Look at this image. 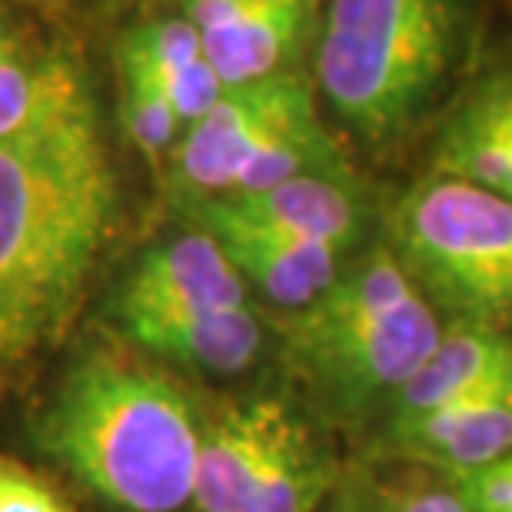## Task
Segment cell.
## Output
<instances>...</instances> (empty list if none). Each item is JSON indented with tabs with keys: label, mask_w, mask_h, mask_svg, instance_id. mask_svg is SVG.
<instances>
[{
	"label": "cell",
	"mask_w": 512,
	"mask_h": 512,
	"mask_svg": "<svg viewBox=\"0 0 512 512\" xmlns=\"http://www.w3.org/2000/svg\"><path fill=\"white\" fill-rule=\"evenodd\" d=\"M114 210L97 117L0 143V380L74 323Z\"/></svg>",
	"instance_id": "cell-1"
},
{
	"label": "cell",
	"mask_w": 512,
	"mask_h": 512,
	"mask_svg": "<svg viewBox=\"0 0 512 512\" xmlns=\"http://www.w3.org/2000/svg\"><path fill=\"white\" fill-rule=\"evenodd\" d=\"M203 423L160 366L120 346H90L47 399L37 443L100 503L180 512L193 499Z\"/></svg>",
	"instance_id": "cell-2"
},
{
	"label": "cell",
	"mask_w": 512,
	"mask_h": 512,
	"mask_svg": "<svg viewBox=\"0 0 512 512\" xmlns=\"http://www.w3.org/2000/svg\"><path fill=\"white\" fill-rule=\"evenodd\" d=\"M446 326L393 247L343 266L330 290L293 313L286 346L326 403L343 413L389 399L443 340Z\"/></svg>",
	"instance_id": "cell-3"
},
{
	"label": "cell",
	"mask_w": 512,
	"mask_h": 512,
	"mask_svg": "<svg viewBox=\"0 0 512 512\" xmlns=\"http://www.w3.org/2000/svg\"><path fill=\"white\" fill-rule=\"evenodd\" d=\"M453 50V0H330L316 80L346 127L380 143L413 124Z\"/></svg>",
	"instance_id": "cell-4"
},
{
	"label": "cell",
	"mask_w": 512,
	"mask_h": 512,
	"mask_svg": "<svg viewBox=\"0 0 512 512\" xmlns=\"http://www.w3.org/2000/svg\"><path fill=\"white\" fill-rule=\"evenodd\" d=\"M296 177H346V163L320 124L310 80L293 70L227 87L170 153L183 200L256 193Z\"/></svg>",
	"instance_id": "cell-5"
},
{
	"label": "cell",
	"mask_w": 512,
	"mask_h": 512,
	"mask_svg": "<svg viewBox=\"0 0 512 512\" xmlns=\"http://www.w3.org/2000/svg\"><path fill=\"white\" fill-rule=\"evenodd\" d=\"M393 253L456 320L512 333V200L433 173L393 213Z\"/></svg>",
	"instance_id": "cell-6"
},
{
	"label": "cell",
	"mask_w": 512,
	"mask_h": 512,
	"mask_svg": "<svg viewBox=\"0 0 512 512\" xmlns=\"http://www.w3.org/2000/svg\"><path fill=\"white\" fill-rule=\"evenodd\" d=\"M97 117L90 80L67 47L0 14V143Z\"/></svg>",
	"instance_id": "cell-7"
},
{
	"label": "cell",
	"mask_w": 512,
	"mask_h": 512,
	"mask_svg": "<svg viewBox=\"0 0 512 512\" xmlns=\"http://www.w3.org/2000/svg\"><path fill=\"white\" fill-rule=\"evenodd\" d=\"M227 87L286 74L313 27L316 0H180Z\"/></svg>",
	"instance_id": "cell-8"
},
{
	"label": "cell",
	"mask_w": 512,
	"mask_h": 512,
	"mask_svg": "<svg viewBox=\"0 0 512 512\" xmlns=\"http://www.w3.org/2000/svg\"><path fill=\"white\" fill-rule=\"evenodd\" d=\"M247 300V280L233 266L220 240L193 227L177 240L147 250L117 293V323L133 316L233 306Z\"/></svg>",
	"instance_id": "cell-9"
},
{
	"label": "cell",
	"mask_w": 512,
	"mask_h": 512,
	"mask_svg": "<svg viewBox=\"0 0 512 512\" xmlns=\"http://www.w3.org/2000/svg\"><path fill=\"white\" fill-rule=\"evenodd\" d=\"M183 213L247 223L346 253L363 233V207L346 177H296L270 190L183 200Z\"/></svg>",
	"instance_id": "cell-10"
},
{
	"label": "cell",
	"mask_w": 512,
	"mask_h": 512,
	"mask_svg": "<svg viewBox=\"0 0 512 512\" xmlns=\"http://www.w3.org/2000/svg\"><path fill=\"white\" fill-rule=\"evenodd\" d=\"M290 409L280 399H247L203 423L193 512H243L280 439Z\"/></svg>",
	"instance_id": "cell-11"
},
{
	"label": "cell",
	"mask_w": 512,
	"mask_h": 512,
	"mask_svg": "<svg viewBox=\"0 0 512 512\" xmlns=\"http://www.w3.org/2000/svg\"><path fill=\"white\" fill-rule=\"evenodd\" d=\"M187 220L220 240L247 286H256L266 300L283 310L296 313L310 306L316 296L330 290V283L343 270V253L323 243L207 217V213H187Z\"/></svg>",
	"instance_id": "cell-12"
},
{
	"label": "cell",
	"mask_w": 512,
	"mask_h": 512,
	"mask_svg": "<svg viewBox=\"0 0 512 512\" xmlns=\"http://www.w3.org/2000/svg\"><path fill=\"white\" fill-rule=\"evenodd\" d=\"M120 330L157 360L220 376L243 373L263 350V326L250 303L133 316Z\"/></svg>",
	"instance_id": "cell-13"
},
{
	"label": "cell",
	"mask_w": 512,
	"mask_h": 512,
	"mask_svg": "<svg viewBox=\"0 0 512 512\" xmlns=\"http://www.w3.org/2000/svg\"><path fill=\"white\" fill-rule=\"evenodd\" d=\"M406 456L423 459L449 479L512 453V373L393 429Z\"/></svg>",
	"instance_id": "cell-14"
},
{
	"label": "cell",
	"mask_w": 512,
	"mask_h": 512,
	"mask_svg": "<svg viewBox=\"0 0 512 512\" xmlns=\"http://www.w3.org/2000/svg\"><path fill=\"white\" fill-rule=\"evenodd\" d=\"M512 373V333L493 326L456 320L443 330V340L429 360L409 376L393 396V429L429 416L453 399L476 393L479 386L496 383Z\"/></svg>",
	"instance_id": "cell-15"
},
{
	"label": "cell",
	"mask_w": 512,
	"mask_h": 512,
	"mask_svg": "<svg viewBox=\"0 0 512 512\" xmlns=\"http://www.w3.org/2000/svg\"><path fill=\"white\" fill-rule=\"evenodd\" d=\"M120 50L137 57L150 70L153 80L167 90L173 107L180 110L183 124H193L217 104L227 84L213 70L197 27L187 17H153L133 27Z\"/></svg>",
	"instance_id": "cell-16"
},
{
	"label": "cell",
	"mask_w": 512,
	"mask_h": 512,
	"mask_svg": "<svg viewBox=\"0 0 512 512\" xmlns=\"http://www.w3.org/2000/svg\"><path fill=\"white\" fill-rule=\"evenodd\" d=\"M330 486V456L313 429L290 413L243 512H313Z\"/></svg>",
	"instance_id": "cell-17"
},
{
	"label": "cell",
	"mask_w": 512,
	"mask_h": 512,
	"mask_svg": "<svg viewBox=\"0 0 512 512\" xmlns=\"http://www.w3.org/2000/svg\"><path fill=\"white\" fill-rule=\"evenodd\" d=\"M117 64H120V120H124L127 137L153 163H160L163 157L170 160L173 147H177L183 130H187L180 110L173 107L170 94L153 80V74L137 57L120 50Z\"/></svg>",
	"instance_id": "cell-18"
},
{
	"label": "cell",
	"mask_w": 512,
	"mask_h": 512,
	"mask_svg": "<svg viewBox=\"0 0 512 512\" xmlns=\"http://www.w3.org/2000/svg\"><path fill=\"white\" fill-rule=\"evenodd\" d=\"M0 512H77L34 469L0 456Z\"/></svg>",
	"instance_id": "cell-19"
},
{
	"label": "cell",
	"mask_w": 512,
	"mask_h": 512,
	"mask_svg": "<svg viewBox=\"0 0 512 512\" xmlns=\"http://www.w3.org/2000/svg\"><path fill=\"white\" fill-rule=\"evenodd\" d=\"M376 512H469L453 486H393Z\"/></svg>",
	"instance_id": "cell-20"
},
{
	"label": "cell",
	"mask_w": 512,
	"mask_h": 512,
	"mask_svg": "<svg viewBox=\"0 0 512 512\" xmlns=\"http://www.w3.org/2000/svg\"><path fill=\"white\" fill-rule=\"evenodd\" d=\"M330 512H376L370 503H366V499L356 493V489H350L346 486L340 496L333 499V506H330Z\"/></svg>",
	"instance_id": "cell-21"
},
{
	"label": "cell",
	"mask_w": 512,
	"mask_h": 512,
	"mask_svg": "<svg viewBox=\"0 0 512 512\" xmlns=\"http://www.w3.org/2000/svg\"><path fill=\"white\" fill-rule=\"evenodd\" d=\"M499 94H503V104H506V114L512 124V80H499Z\"/></svg>",
	"instance_id": "cell-22"
},
{
	"label": "cell",
	"mask_w": 512,
	"mask_h": 512,
	"mask_svg": "<svg viewBox=\"0 0 512 512\" xmlns=\"http://www.w3.org/2000/svg\"><path fill=\"white\" fill-rule=\"evenodd\" d=\"M509 512H512V509H509Z\"/></svg>",
	"instance_id": "cell-23"
}]
</instances>
